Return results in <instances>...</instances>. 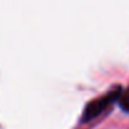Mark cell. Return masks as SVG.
I'll list each match as a JSON object with an SVG mask.
<instances>
[{
    "label": "cell",
    "instance_id": "1",
    "mask_svg": "<svg viewBox=\"0 0 129 129\" xmlns=\"http://www.w3.org/2000/svg\"><path fill=\"white\" fill-rule=\"evenodd\" d=\"M121 95V87H118L115 89L114 91H110L109 94L99 98V99H95L94 101H91L84 110V114H82V118L81 120L85 123V121H90L92 120L94 118H96L99 114H101L111 103H114L115 100H118Z\"/></svg>",
    "mask_w": 129,
    "mask_h": 129
},
{
    "label": "cell",
    "instance_id": "2",
    "mask_svg": "<svg viewBox=\"0 0 129 129\" xmlns=\"http://www.w3.org/2000/svg\"><path fill=\"white\" fill-rule=\"evenodd\" d=\"M119 100H120V108L124 111H129V89L120 95Z\"/></svg>",
    "mask_w": 129,
    "mask_h": 129
}]
</instances>
